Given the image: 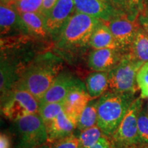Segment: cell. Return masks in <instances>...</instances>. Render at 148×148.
<instances>
[{
	"label": "cell",
	"instance_id": "obj_29",
	"mask_svg": "<svg viewBox=\"0 0 148 148\" xmlns=\"http://www.w3.org/2000/svg\"><path fill=\"white\" fill-rule=\"evenodd\" d=\"M138 19L140 26L143 27V29L148 34V1L146 3L144 10L139 14Z\"/></svg>",
	"mask_w": 148,
	"mask_h": 148
},
{
	"label": "cell",
	"instance_id": "obj_16",
	"mask_svg": "<svg viewBox=\"0 0 148 148\" xmlns=\"http://www.w3.org/2000/svg\"><path fill=\"white\" fill-rule=\"evenodd\" d=\"M20 69H18L13 62L5 57L1 56L0 66V90L1 97L6 95L14 88L18 77Z\"/></svg>",
	"mask_w": 148,
	"mask_h": 148
},
{
	"label": "cell",
	"instance_id": "obj_18",
	"mask_svg": "<svg viewBox=\"0 0 148 148\" xmlns=\"http://www.w3.org/2000/svg\"><path fill=\"white\" fill-rule=\"evenodd\" d=\"M86 90L92 99L99 97L108 90V72L94 71L86 77Z\"/></svg>",
	"mask_w": 148,
	"mask_h": 148
},
{
	"label": "cell",
	"instance_id": "obj_13",
	"mask_svg": "<svg viewBox=\"0 0 148 148\" xmlns=\"http://www.w3.org/2000/svg\"><path fill=\"white\" fill-rule=\"evenodd\" d=\"M124 53L118 49H93L88 56V65L95 71H110L119 62Z\"/></svg>",
	"mask_w": 148,
	"mask_h": 148
},
{
	"label": "cell",
	"instance_id": "obj_40",
	"mask_svg": "<svg viewBox=\"0 0 148 148\" xmlns=\"http://www.w3.org/2000/svg\"><path fill=\"white\" fill-rule=\"evenodd\" d=\"M146 1H147V0H146Z\"/></svg>",
	"mask_w": 148,
	"mask_h": 148
},
{
	"label": "cell",
	"instance_id": "obj_28",
	"mask_svg": "<svg viewBox=\"0 0 148 148\" xmlns=\"http://www.w3.org/2000/svg\"><path fill=\"white\" fill-rule=\"evenodd\" d=\"M136 80L140 89L148 86V62L144 63L140 67L138 72Z\"/></svg>",
	"mask_w": 148,
	"mask_h": 148
},
{
	"label": "cell",
	"instance_id": "obj_11",
	"mask_svg": "<svg viewBox=\"0 0 148 148\" xmlns=\"http://www.w3.org/2000/svg\"><path fill=\"white\" fill-rule=\"evenodd\" d=\"M0 30L1 36L9 34H29L27 27L21 15L10 3L0 5Z\"/></svg>",
	"mask_w": 148,
	"mask_h": 148
},
{
	"label": "cell",
	"instance_id": "obj_27",
	"mask_svg": "<svg viewBox=\"0 0 148 148\" xmlns=\"http://www.w3.org/2000/svg\"><path fill=\"white\" fill-rule=\"evenodd\" d=\"M49 144L51 148H80L79 136L74 134L73 133L65 138Z\"/></svg>",
	"mask_w": 148,
	"mask_h": 148
},
{
	"label": "cell",
	"instance_id": "obj_14",
	"mask_svg": "<svg viewBox=\"0 0 148 148\" xmlns=\"http://www.w3.org/2000/svg\"><path fill=\"white\" fill-rule=\"evenodd\" d=\"M84 84L71 91L63 101L64 112L75 123L77 121L87 103L91 100Z\"/></svg>",
	"mask_w": 148,
	"mask_h": 148
},
{
	"label": "cell",
	"instance_id": "obj_33",
	"mask_svg": "<svg viewBox=\"0 0 148 148\" xmlns=\"http://www.w3.org/2000/svg\"><path fill=\"white\" fill-rule=\"evenodd\" d=\"M111 143H112V148H140L139 146H138V145H130V146H128V145H116V144L112 143V142H111Z\"/></svg>",
	"mask_w": 148,
	"mask_h": 148
},
{
	"label": "cell",
	"instance_id": "obj_10",
	"mask_svg": "<svg viewBox=\"0 0 148 148\" xmlns=\"http://www.w3.org/2000/svg\"><path fill=\"white\" fill-rule=\"evenodd\" d=\"M84 84L80 79L69 72L61 71L49 89L39 101V104L46 103L62 102L73 89Z\"/></svg>",
	"mask_w": 148,
	"mask_h": 148
},
{
	"label": "cell",
	"instance_id": "obj_17",
	"mask_svg": "<svg viewBox=\"0 0 148 148\" xmlns=\"http://www.w3.org/2000/svg\"><path fill=\"white\" fill-rule=\"evenodd\" d=\"M89 46L92 49L110 48L119 49L108 25L102 21L98 24L92 33Z\"/></svg>",
	"mask_w": 148,
	"mask_h": 148
},
{
	"label": "cell",
	"instance_id": "obj_7",
	"mask_svg": "<svg viewBox=\"0 0 148 148\" xmlns=\"http://www.w3.org/2000/svg\"><path fill=\"white\" fill-rule=\"evenodd\" d=\"M143 98H136L130 106L118 128L109 138L112 143L120 145H139L138 116L143 108Z\"/></svg>",
	"mask_w": 148,
	"mask_h": 148
},
{
	"label": "cell",
	"instance_id": "obj_2",
	"mask_svg": "<svg viewBox=\"0 0 148 148\" xmlns=\"http://www.w3.org/2000/svg\"><path fill=\"white\" fill-rule=\"evenodd\" d=\"M135 99V93L107 90L97 99V123L105 136L110 138Z\"/></svg>",
	"mask_w": 148,
	"mask_h": 148
},
{
	"label": "cell",
	"instance_id": "obj_15",
	"mask_svg": "<svg viewBox=\"0 0 148 148\" xmlns=\"http://www.w3.org/2000/svg\"><path fill=\"white\" fill-rule=\"evenodd\" d=\"M77 127V123L68 116L62 110L52 121L46 125L47 143H51L73 134Z\"/></svg>",
	"mask_w": 148,
	"mask_h": 148
},
{
	"label": "cell",
	"instance_id": "obj_19",
	"mask_svg": "<svg viewBox=\"0 0 148 148\" xmlns=\"http://www.w3.org/2000/svg\"><path fill=\"white\" fill-rule=\"evenodd\" d=\"M134 60L142 63L148 62V34L140 27L127 53Z\"/></svg>",
	"mask_w": 148,
	"mask_h": 148
},
{
	"label": "cell",
	"instance_id": "obj_38",
	"mask_svg": "<svg viewBox=\"0 0 148 148\" xmlns=\"http://www.w3.org/2000/svg\"><path fill=\"white\" fill-rule=\"evenodd\" d=\"M145 110H146V111H147V114H148V103H147V106H146V108H145Z\"/></svg>",
	"mask_w": 148,
	"mask_h": 148
},
{
	"label": "cell",
	"instance_id": "obj_24",
	"mask_svg": "<svg viewBox=\"0 0 148 148\" xmlns=\"http://www.w3.org/2000/svg\"><path fill=\"white\" fill-rule=\"evenodd\" d=\"M104 135L97 125L81 131L79 135L80 148H90Z\"/></svg>",
	"mask_w": 148,
	"mask_h": 148
},
{
	"label": "cell",
	"instance_id": "obj_5",
	"mask_svg": "<svg viewBox=\"0 0 148 148\" xmlns=\"http://www.w3.org/2000/svg\"><path fill=\"white\" fill-rule=\"evenodd\" d=\"M1 113L5 118L17 121L28 114L38 113L39 101L27 90L14 88L1 97Z\"/></svg>",
	"mask_w": 148,
	"mask_h": 148
},
{
	"label": "cell",
	"instance_id": "obj_34",
	"mask_svg": "<svg viewBox=\"0 0 148 148\" xmlns=\"http://www.w3.org/2000/svg\"><path fill=\"white\" fill-rule=\"evenodd\" d=\"M140 97L141 98H148V86L140 88Z\"/></svg>",
	"mask_w": 148,
	"mask_h": 148
},
{
	"label": "cell",
	"instance_id": "obj_39",
	"mask_svg": "<svg viewBox=\"0 0 148 148\" xmlns=\"http://www.w3.org/2000/svg\"><path fill=\"white\" fill-rule=\"evenodd\" d=\"M140 147V146H139ZM140 148H148V146H145V147H140Z\"/></svg>",
	"mask_w": 148,
	"mask_h": 148
},
{
	"label": "cell",
	"instance_id": "obj_25",
	"mask_svg": "<svg viewBox=\"0 0 148 148\" xmlns=\"http://www.w3.org/2000/svg\"><path fill=\"white\" fill-rule=\"evenodd\" d=\"M43 0H13L9 3L19 13L34 12L41 14Z\"/></svg>",
	"mask_w": 148,
	"mask_h": 148
},
{
	"label": "cell",
	"instance_id": "obj_9",
	"mask_svg": "<svg viewBox=\"0 0 148 148\" xmlns=\"http://www.w3.org/2000/svg\"><path fill=\"white\" fill-rule=\"evenodd\" d=\"M75 12L73 0H58L52 9L44 16V23L49 36L56 38Z\"/></svg>",
	"mask_w": 148,
	"mask_h": 148
},
{
	"label": "cell",
	"instance_id": "obj_31",
	"mask_svg": "<svg viewBox=\"0 0 148 148\" xmlns=\"http://www.w3.org/2000/svg\"><path fill=\"white\" fill-rule=\"evenodd\" d=\"M58 0H43L41 9V14L45 16L50 11Z\"/></svg>",
	"mask_w": 148,
	"mask_h": 148
},
{
	"label": "cell",
	"instance_id": "obj_4",
	"mask_svg": "<svg viewBox=\"0 0 148 148\" xmlns=\"http://www.w3.org/2000/svg\"><path fill=\"white\" fill-rule=\"evenodd\" d=\"M143 63L124 53L119 62L108 71V90L114 92L136 93L138 72Z\"/></svg>",
	"mask_w": 148,
	"mask_h": 148
},
{
	"label": "cell",
	"instance_id": "obj_30",
	"mask_svg": "<svg viewBox=\"0 0 148 148\" xmlns=\"http://www.w3.org/2000/svg\"><path fill=\"white\" fill-rule=\"evenodd\" d=\"M90 148H112V146L109 138L103 135L97 143Z\"/></svg>",
	"mask_w": 148,
	"mask_h": 148
},
{
	"label": "cell",
	"instance_id": "obj_41",
	"mask_svg": "<svg viewBox=\"0 0 148 148\" xmlns=\"http://www.w3.org/2000/svg\"><path fill=\"white\" fill-rule=\"evenodd\" d=\"M147 1H148V0H147Z\"/></svg>",
	"mask_w": 148,
	"mask_h": 148
},
{
	"label": "cell",
	"instance_id": "obj_37",
	"mask_svg": "<svg viewBox=\"0 0 148 148\" xmlns=\"http://www.w3.org/2000/svg\"><path fill=\"white\" fill-rule=\"evenodd\" d=\"M101 1H103V2H105V3H108V4L111 5V1H110V0H101Z\"/></svg>",
	"mask_w": 148,
	"mask_h": 148
},
{
	"label": "cell",
	"instance_id": "obj_6",
	"mask_svg": "<svg viewBox=\"0 0 148 148\" xmlns=\"http://www.w3.org/2000/svg\"><path fill=\"white\" fill-rule=\"evenodd\" d=\"M14 123L17 134L15 148H37L47 143L46 125L38 113L28 114Z\"/></svg>",
	"mask_w": 148,
	"mask_h": 148
},
{
	"label": "cell",
	"instance_id": "obj_26",
	"mask_svg": "<svg viewBox=\"0 0 148 148\" xmlns=\"http://www.w3.org/2000/svg\"><path fill=\"white\" fill-rule=\"evenodd\" d=\"M138 133L140 147L148 146V114L142 108L138 116Z\"/></svg>",
	"mask_w": 148,
	"mask_h": 148
},
{
	"label": "cell",
	"instance_id": "obj_23",
	"mask_svg": "<svg viewBox=\"0 0 148 148\" xmlns=\"http://www.w3.org/2000/svg\"><path fill=\"white\" fill-rule=\"evenodd\" d=\"M64 105L62 102L46 103L39 104L38 112L45 125L49 124L51 121L63 110Z\"/></svg>",
	"mask_w": 148,
	"mask_h": 148
},
{
	"label": "cell",
	"instance_id": "obj_1",
	"mask_svg": "<svg viewBox=\"0 0 148 148\" xmlns=\"http://www.w3.org/2000/svg\"><path fill=\"white\" fill-rule=\"evenodd\" d=\"M62 67V61L53 53L38 55L20 70L14 88L27 90L40 101L61 72Z\"/></svg>",
	"mask_w": 148,
	"mask_h": 148
},
{
	"label": "cell",
	"instance_id": "obj_21",
	"mask_svg": "<svg viewBox=\"0 0 148 148\" xmlns=\"http://www.w3.org/2000/svg\"><path fill=\"white\" fill-rule=\"evenodd\" d=\"M19 14L27 27L31 36L42 38L47 37L49 34L45 28L44 16L42 14L34 12H23Z\"/></svg>",
	"mask_w": 148,
	"mask_h": 148
},
{
	"label": "cell",
	"instance_id": "obj_32",
	"mask_svg": "<svg viewBox=\"0 0 148 148\" xmlns=\"http://www.w3.org/2000/svg\"><path fill=\"white\" fill-rule=\"evenodd\" d=\"M0 148H12V141L8 134L1 133L0 135Z\"/></svg>",
	"mask_w": 148,
	"mask_h": 148
},
{
	"label": "cell",
	"instance_id": "obj_8",
	"mask_svg": "<svg viewBox=\"0 0 148 148\" xmlns=\"http://www.w3.org/2000/svg\"><path fill=\"white\" fill-rule=\"evenodd\" d=\"M105 23L110 28L119 49L123 53H127L138 29L141 27L138 19L132 20L120 14Z\"/></svg>",
	"mask_w": 148,
	"mask_h": 148
},
{
	"label": "cell",
	"instance_id": "obj_12",
	"mask_svg": "<svg viewBox=\"0 0 148 148\" xmlns=\"http://www.w3.org/2000/svg\"><path fill=\"white\" fill-rule=\"evenodd\" d=\"M75 11L93 16L103 22H108L120 15L112 5L101 0H73Z\"/></svg>",
	"mask_w": 148,
	"mask_h": 148
},
{
	"label": "cell",
	"instance_id": "obj_22",
	"mask_svg": "<svg viewBox=\"0 0 148 148\" xmlns=\"http://www.w3.org/2000/svg\"><path fill=\"white\" fill-rule=\"evenodd\" d=\"M97 123V99H92L79 116L77 128L80 131L95 126Z\"/></svg>",
	"mask_w": 148,
	"mask_h": 148
},
{
	"label": "cell",
	"instance_id": "obj_35",
	"mask_svg": "<svg viewBox=\"0 0 148 148\" xmlns=\"http://www.w3.org/2000/svg\"><path fill=\"white\" fill-rule=\"evenodd\" d=\"M37 148H51V146L49 143H48V144L45 143V144H44V145L40 146V147H38Z\"/></svg>",
	"mask_w": 148,
	"mask_h": 148
},
{
	"label": "cell",
	"instance_id": "obj_36",
	"mask_svg": "<svg viewBox=\"0 0 148 148\" xmlns=\"http://www.w3.org/2000/svg\"><path fill=\"white\" fill-rule=\"evenodd\" d=\"M13 0H1V3H11Z\"/></svg>",
	"mask_w": 148,
	"mask_h": 148
},
{
	"label": "cell",
	"instance_id": "obj_3",
	"mask_svg": "<svg viewBox=\"0 0 148 148\" xmlns=\"http://www.w3.org/2000/svg\"><path fill=\"white\" fill-rule=\"evenodd\" d=\"M101 21L93 16L75 12L57 36V47L69 51L89 46L92 33Z\"/></svg>",
	"mask_w": 148,
	"mask_h": 148
},
{
	"label": "cell",
	"instance_id": "obj_20",
	"mask_svg": "<svg viewBox=\"0 0 148 148\" xmlns=\"http://www.w3.org/2000/svg\"><path fill=\"white\" fill-rule=\"evenodd\" d=\"M111 5L120 14L128 16L132 20H137L144 10L146 0H110Z\"/></svg>",
	"mask_w": 148,
	"mask_h": 148
}]
</instances>
